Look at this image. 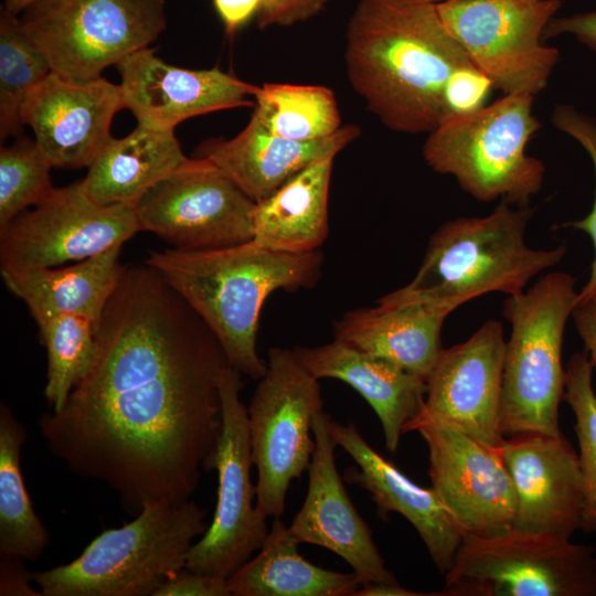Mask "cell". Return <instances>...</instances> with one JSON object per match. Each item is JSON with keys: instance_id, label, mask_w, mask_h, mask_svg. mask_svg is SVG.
<instances>
[{"instance_id": "24", "label": "cell", "mask_w": 596, "mask_h": 596, "mask_svg": "<svg viewBox=\"0 0 596 596\" xmlns=\"http://www.w3.org/2000/svg\"><path fill=\"white\" fill-rule=\"evenodd\" d=\"M451 311L441 304H376L344 313L334 322L333 336L427 381L443 350L441 328Z\"/></svg>"}, {"instance_id": "4", "label": "cell", "mask_w": 596, "mask_h": 596, "mask_svg": "<svg viewBox=\"0 0 596 596\" xmlns=\"http://www.w3.org/2000/svg\"><path fill=\"white\" fill-rule=\"evenodd\" d=\"M533 213L529 205L501 200L486 216L447 221L430 236L415 277L376 304H441L455 310L483 294L522 292L529 280L566 254L565 245H526L524 233Z\"/></svg>"}, {"instance_id": "38", "label": "cell", "mask_w": 596, "mask_h": 596, "mask_svg": "<svg viewBox=\"0 0 596 596\" xmlns=\"http://www.w3.org/2000/svg\"><path fill=\"white\" fill-rule=\"evenodd\" d=\"M227 579L193 572L187 567L178 571L153 596H228Z\"/></svg>"}, {"instance_id": "8", "label": "cell", "mask_w": 596, "mask_h": 596, "mask_svg": "<svg viewBox=\"0 0 596 596\" xmlns=\"http://www.w3.org/2000/svg\"><path fill=\"white\" fill-rule=\"evenodd\" d=\"M441 596H596L592 546L510 530L465 536Z\"/></svg>"}, {"instance_id": "35", "label": "cell", "mask_w": 596, "mask_h": 596, "mask_svg": "<svg viewBox=\"0 0 596 596\" xmlns=\"http://www.w3.org/2000/svg\"><path fill=\"white\" fill-rule=\"evenodd\" d=\"M551 121L554 127L575 139L588 153L596 178V121L589 116L578 111L575 107L566 104H558L554 107ZM566 226H572L589 235L594 245V259L590 266L589 278L585 286L578 291L576 300L586 299L596 295V189L592 211L584 217L570 222Z\"/></svg>"}, {"instance_id": "39", "label": "cell", "mask_w": 596, "mask_h": 596, "mask_svg": "<svg viewBox=\"0 0 596 596\" xmlns=\"http://www.w3.org/2000/svg\"><path fill=\"white\" fill-rule=\"evenodd\" d=\"M561 34H572L596 54V11L552 19L546 25L543 39Z\"/></svg>"}, {"instance_id": "5", "label": "cell", "mask_w": 596, "mask_h": 596, "mask_svg": "<svg viewBox=\"0 0 596 596\" xmlns=\"http://www.w3.org/2000/svg\"><path fill=\"white\" fill-rule=\"evenodd\" d=\"M194 501L145 503L137 518L95 538L71 563L31 573L44 596H149L185 567L207 526Z\"/></svg>"}, {"instance_id": "37", "label": "cell", "mask_w": 596, "mask_h": 596, "mask_svg": "<svg viewBox=\"0 0 596 596\" xmlns=\"http://www.w3.org/2000/svg\"><path fill=\"white\" fill-rule=\"evenodd\" d=\"M329 0H262L256 13L259 29L273 25L287 26L310 19L320 12Z\"/></svg>"}, {"instance_id": "41", "label": "cell", "mask_w": 596, "mask_h": 596, "mask_svg": "<svg viewBox=\"0 0 596 596\" xmlns=\"http://www.w3.org/2000/svg\"><path fill=\"white\" fill-rule=\"evenodd\" d=\"M262 0H213L214 8L228 34L235 33L258 11Z\"/></svg>"}, {"instance_id": "22", "label": "cell", "mask_w": 596, "mask_h": 596, "mask_svg": "<svg viewBox=\"0 0 596 596\" xmlns=\"http://www.w3.org/2000/svg\"><path fill=\"white\" fill-rule=\"evenodd\" d=\"M360 135L355 125L312 141H298L268 131L252 114L244 129L231 139H211L196 157L221 169L253 201L269 196L287 180L311 163L336 157Z\"/></svg>"}, {"instance_id": "13", "label": "cell", "mask_w": 596, "mask_h": 596, "mask_svg": "<svg viewBox=\"0 0 596 596\" xmlns=\"http://www.w3.org/2000/svg\"><path fill=\"white\" fill-rule=\"evenodd\" d=\"M140 232L135 205H100L83 182L53 188L0 228L1 270L63 266L123 246Z\"/></svg>"}, {"instance_id": "44", "label": "cell", "mask_w": 596, "mask_h": 596, "mask_svg": "<svg viewBox=\"0 0 596 596\" xmlns=\"http://www.w3.org/2000/svg\"><path fill=\"white\" fill-rule=\"evenodd\" d=\"M35 0H6L4 9L9 12L19 15Z\"/></svg>"}, {"instance_id": "14", "label": "cell", "mask_w": 596, "mask_h": 596, "mask_svg": "<svg viewBox=\"0 0 596 596\" xmlns=\"http://www.w3.org/2000/svg\"><path fill=\"white\" fill-rule=\"evenodd\" d=\"M253 201L221 169L188 158L135 205L140 231L172 248L213 249L253 240Z\"/></svg>"}, {"instance_id": "21", "label": "cell", "mask_w": 596, "mask_h": 596, "mask_svg": "<svg viewBox=\"0 0 596 596\" xmlns=\"http://www.w3.org/2000/svg\"><path fill=\"white\" fill-rule=\"evenodd\" d=\"M329 430L337 446L356 464L345 470L344 479L370 492L380 514L403 515L417 531L437 570L445 575L466 535L434 488L413 482L365 441L353 422L343 425L330 418Z\"/></svg>"}, {"instance_id": "45", "label": "cell", "mask_w": 596, "mask_h": 596, "mask_svg": "<svg viewBox=\"0 0 596 596\" xmlns=\"http://www.w3.org/2000/svg\"><path fill=\"white\" fill-rule=\"evenodd\" d=\"M433 2H440V1H444V0H430Z\"/></svg>"}, {"instance_id": "28", "label": "cell", "mask_w": 596, "mask_h": 596, "mask_svg": "<svg viewBox=\"0 0 596 596\" xmlns=\"http://www.w3.org/2000/svg\"><path fill=\"white\" fill-rule=\"evenodd\" d=\"M289 526L275 517L255 557L228 579L234 596H354L361 582L352 571L340 573L317 566L298 552Z\"/></svg>"}, {"instance_id": "2", "label": "cell", "mask_w": 596, "mask_h": 596, "mask_svg": "<svg viewBox=\"0 0 596 596\" xmlns=\"http://www.w3.org/2000/svg\"><path fill=\"white\" fill-rule=\"evenodd\" d=\"M345 40L352 88L396 132L429 134L448 119V83L475 66L430 0H360Z\"/></svg>"}, {"instance_id": "33", "label": "cell", "mask_w": 596, "mask_h": 596, "mask_svg": "<svg viewBox=\"0 0 596 596\" xmlns=\"http://www.w3.org/2000/svg\"><path fill=\"white\" fill-rule=\"evenodd\" d=\"M593 370L586 351L575 352L565 369L563 397L575 415L574 429L583 481L581 530L586 533H596V393L592 381Z\"/></svg>"}, {"instance_id": "27", "label": "cell", "mask_w": 596, "mask_h": 596, "mask_svg": "<svg viewBox=\"0 0 596 596\" xmlns=\"http://www.w3.org/2000/svg\"><path fill=\"white\" fill-rule=\"evenodd\" d=\"M333 157L302 169L253 211V241L286 253L316 252L328 236Z\"/></svg>"}, {"instance_id": "1", "label": "cell", "mask_w": 596, "mask_h": 596, "mask_svg": "<svg viewBox=\"0 0 596 596\" xmlns=\"http://www.w3.org/2000/svg\"><path fill=\"white\" fill-rule=\"evenodd\" d=\"M213 332L148 265H125L96 329V353L58 412L39 421L49 449L139 512L190 500L214 469L222 427Z\"/></svg>"}, {"instance_id": "17", "label": "cell", "mask_w": 596, "mask_h": 596, "mask_svg": "<svg viewBox=\"0 0 596 596\" xmlns=\"http://www.w3.org/2000/svg\"><path fill=\"white\" fill-rule=\"evenodd\" d=\"M119 84L102 76L73 79L51 72L28 95L23 125L54 168L89 167L111 137L114 116L124 109Z\"/></svg>"}, {"instance_id": "34", "label": "cell", "mask_w": 596, "mask_h": 596, "mask_svg": "<svg viewBox=\"0 0 596 596\" xmlns=\"http://www.w3.org/2000/svg\"><path fill=\"white\" fill-rule=\"evenodd\" d=\"M51 168L34 140L21 138L11 146H1L0 228L50 193L54 188Z\"/></svg>"}, {"instance_id": "16", "label": "cell", "mask_w": 596, "mask_h": 596, "mask_svg": "<svg viewBox=\"0 0 596 596\" xmlns=\"http://www.w3.org/2000/svg\"><path fill=\"white\" fill-rule=\"evenodd\" d=\"M505 342L501 322L489 319L465 342L443 349L418 412L500 449L505 439L500 428Z\"/></svg>"}, {"instance_id": "9", "label": "cell", "mask_w": 596, "mask_h": 596, "mask_svg": "<svg viewBox=\"0 0 596 596\" xmlns=\"http://www.w3.org/2000/svg\"><path fill=\"white\" fill-rule=\"evenodd\" d=\"M20 18L52 72L99 77L166 28L164 0H35Z\"/></svg>"}, {"instance_id": "36", "label": "cell", "mask_w": 596, "mask_h": 596, "mask_svg": "<svg viewBox=\"0 0 596 596\" xmlns=\"http://www.w3.org/2000/svg\"><path fill=\"white\" fill-rule=\"evenodd\" d=\"M492 88L491 81L476 66L456 72L446 89L450 117L472 114L486 106Z\"/></svg>"}, {"instance_id": "11", "label": "cell", "mask_w": 596, "mask_h": 596, "mask_svg": "<svg viewBox=\"0 0 596 596\" xmlns=\"http://www.w3.org/2000/svg\"><path fill=\"white\" fill-rule=\"evenodd\" d=\"M560 0H444L438 14L473 65L505 94L535 96L560 61L543 43Z\"/></svg>"}, {"instance_id": "15", "label": "cell", "mask_w": 596, "mask_h": 596, "mask_svg": "<svg viewBox=\"0 0 596 596\" xmlns=\"http://www.w3.org/2000/svg\"><path fill=\"white\" fill-rule=\"evenodd\" d=\"M408 432H417L426 443L432 487L466 536L512 530L517 498L500 449L419 412L405 424L403 433Z\"/></svg>"}, {"instance_id": "25", "label": "cell", "mask_w": 596, "mask_h": 596, "mask_svg": "<svg viewBox=\"0 0 596 596\" xmlns=\"http://www.w3.org/2000/svg\"><path fill=\"white\" fill-rule=\"evenodd\" d=\"M121 246L67 266L19 272L1 270L8 289L30 310L35 322L60 315L87 318L96 329L124 266Z\"/></svg>"}, {"instance_id": "31", "label": "cell", "mask_w": 596, "mask_h": 596, "mask_svg": "<svg viewBox=\"0 0 596 596\" xmlns=\"http://www.w3.org/2000/svg\"><path fill=\"white\" fill-rule=\"evenodd\" d=\"M51 66L22 29L19 15L4 8L0 14V138L19 136L21 109L30 92Z\"/></svg>"}, {"instance_id": "18", "label": "cell", "mask_w": 596, "mask_h": 596, "mask_svg": "<svg viewBox=\"0 0 596 596\" xmlns=\"http://www.w3.org/2000/svg\"><path fill=\"white\" fill-rule=\"evenodd\" d=\"M125 108L137 125L174 131L195 116L254 105L257 85L219 67L188 70L166 63L155 51L141 49L116 65Z\"/></svg>"}, {"instance_id": "42", "label": "cell", "mask_w": 596, "mask_h": 596, "mask_svg": "<svg viewBox=\"0 0 596 596\" xmlns=\"http://www.w3.org/2000/svg\"><path fill=\"white\" fill-rule=\"evenodd\" d=\"M21 561L1 556V595H40L29 586L28 583L32 581L31 573L24 570Z\"/></svg>"}, {"instance_id": "20", "label": "cell", "mask_w": 596, "mask_h": 596, "mask_svg": "<svg viewBox=\"0 0 596 596\" xmlns=\"http://www.w3.org/2000/svg\"><path fill=\"white\" fill-rule=\"evenodd\" d=\"M511 476L514 530L570 540L582 528L583 481L578 454L562 434H523L500 447Z\"/></svg>"}, {"instance_id": "7", "label": "cell", "mask_w": 596, "mask_h": 596, "mask_svg": "<svg viewBox=\"0 0 596 596\" xmlns=\"http://www.w3.org/2000/svg\"><path fill=\"white\" fill-rule=\"evenodd\" d=\"M534 96L505 94L479 110L453 116L428 134L423 158L436 172L453 175L478 201L502 199L529 205L545 174L525 147L541 128Z\"/></svg>"}, {"instance_id": "40", "label": "cell", "mask_w": 596, "mask_h": 596, "mask_svg": "<svg viewBox=\"0 0 596 596\" xmlns=\"http://www.w3.org/2000/svg\"><path fill=\"white\" fill-rule=\"evenodd\" d=\"M571 317L584 343L588 360L593 369H596V295L576 300Z\"/></svg>"}, {"instance_id": "26", "label": "cell", "mask_w": 596, "mask_h": 596, "mask_svg": "<svg viewBox=\"0 0 596 596\" xmlns=\"http://www.w3.org/2000/svg\"><path fill=\"white\" fill-rule=\"evenodd\" d=\"M187 160L173 130L137 125L126 137L108 139L82 182L86 194L100 205H136Z\"/></svg>"}, {"instance_id": "19", "label": "cell", "mask_w": 596, "mask_h": 596, "mask_svg": "<svg viewBox=\"0 0 596 596\" xmlns=\"http://www.w3.org/2000/svg\"><path fill=\"white\" fill-rule=\"evenodd\" d=\"M329 421L323 411L313 418L315 449L308 468V490L289 530L299 544H315L342 557L361 585L395 583L396 577L386 568L370 526L354 508L338 472L337 443Z\"/></svg>"}, {"instance_id": "6", "label": "cell", "mask_w": 596, "mask_h": 596, "mask_svg": "<svg viewBox=\"0 0 596 596\" xmlns=\"http://www.w3.org/2000/svg\"><path fill=\"white\" fill-rule=\"evenodd\" d=\"M575 284L571 274L549 273L503 301L502 312L511 327L500 406L504 438L561 433L558 407L565 391L562 343L578 295Z\"/></svg>"}, {"instance_id": "43", "label": "cell", "mask_w": 596, "mask_h": 596, "mask_svg": "<svg viewBox=\"0 0 596 596\" xmlns=\"http://www.w3.org/2000/svg\"><path fill=\"white\" fill-rule=\"evenodd\" d=\"M422 596L429 595L415 593L402 587L398 582L395 583H371L363 584L356 589L354 596Z\"/></svg>"}, {"instance_id": "23", "label": "cell", "mask_w": 596, "mask_h": 596, "mask_svg": "<svg viewBox=\"0 0 596 596\" xmlns=\"http://www.w3.org/2000/svg\"><path fill=\"white\" fill-rule=\"evenodd\" d=\"M292 350L316 379H336L353 387L379 417L386 450H397L405 424L424 404L425 379L338 340Z\"/></svg>"}, {"instance_id": "3", "label": "cell", "mask_w": 596, "mask_h": 596, "mask_svg": "<svg viewBox=\"0 0 596 596\" xmlns=\"http://www.w3.org/2000/svg\"><path fill=\"white\" fill-rule=\"evenodd\" d=\"M322 263L319 251L286 253L253 240L213 249L152 251L145 260L205 322L228 364L253 380L267 370L256 349L265 300L278 289L311 288Z\"/></svg>"}, {"instance_id": "32", "label": "cell", "mask_w": 596, "mask_h": 596, "mask_svg": "<svg viewBox=\"0 0 596 596\" xmlns=\"http://www.w3.org/2000/svg\"><path fill=\"white\" fill-rule=\"evenodd\" d=\"M46 348L44 396L58 412L89 371L96 353V326L87 318L60 315L36 322Z\"/></svg>"}, {"instance_id": "30", "label": "cell", "mask_w": 596, "mask_h": 596, "mask_svg": "<svg viewBox=\"0 0 596 596\" xmlns=\"http://www.w3.org/2000/svg\"><path fill=\"white\" fill-rule=\"evenodd\" d=\"M254 107L268 131L287 139L318 140L342 127L334 94L321 85L265 83L258 86Z\"/></svg>"}, {"instance_id": "12", "label": "cell", "mask_w": 596, "mask_h": 596, "mask_svg": "<svg viewBox=\"0 0 596 596\" xmlns=\"http://www.w3.org/2000/svg\"><path fill=\"white\" fill-rule=\"evenodd\" d=\"M241 372L230 364L221 372L219 386L222 427L214 469L217 471V501L213 519L201 539L191 546L185 567L228 579L267 534V517L256 509V486L251 481L252 459L247 407L240 398Z\"/></svg>"}, {"instance_id": "29", "label": "cell", "mask_w": 596, "mask_h": 596, "mask_svg": "<svg viewBox=\"0 0 596 596\" xmlns=\"http://www.w3.org/2000/svg\"><path fill=\"white\" fill-rule=\"evenodd\" d=\"M23 425L4 404L0 406V555L35 561L50 535L36 515L21 470Z\"/></svg>"}, {"instance_id": "10", "label": "cell", "mask_w": 596, "mask_h": 596, "mask_svg": "<svg viewBox=\"0 0 596 596\" xmlns=\"http://www.w3.org/2000/svg\"><path fill=\"white\" fill-rule=\"evenodd\" d=\"M267 370L247 407L256 509L280 517L291 480L308 470L315 449V416L323 411L320 385L292 349H269Z\"/></svg>"}]
</instances>
